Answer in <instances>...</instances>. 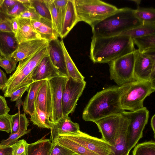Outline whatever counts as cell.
Instances as JSON below:
<instances>
[{"label": "cell", "mask_w": 155, "mask_h": 155, "mask_svg": "<svg viewBox=\"0 0 155 155\" xmlns=\"http://www.w3.org/2000/svg\"><path fill=\"white\" fill-rule=\"evenodd\" d=\"M129 83L113 86L98 92L90 100L83 111L82 118L86 121H96L111 115L122 113L121 97Z\"/></svg>", "instance_id": "1"}, {"label": "cell", "mask_w": 155, "mask_h": 155, "mask_svg": "<svg viewBox=\"0 0 155 155\" xmlns=\"http://www.w3.org/2000/svg\"><path fill=\"white\" fill-rule=\"evenodd\" d=\"M132 38L125 35L99 37L92 36L90 58L94 63H109L125 55L134 51Z\"/></svg>", "instance_id": "2"}, {"label": "cell", "mask_w": 155, "mask_h": 155, "mask_svg": "<svg viewBox=\"0 0 155 155\" xmlns=\"http://www.w3.org/2000/svg\"><path fill=\"white\" fill-rule=\"evenodd\" d=\"M141 24L134 15V9L124 8L91 27L93 36L104 37L119 35Z\"/></svg>", "instance_id": "3"}, {"label": "cell", "mask_w": 155, "mask_h": 155, "mask_svg": "<svg viewBox=\"0 0 155 155\" xmlns=\"http://www.w3.org/2000/svg\"><path fill=\"white\" fill-rule=\"evenodd\" d=\"M48 54L47 45L33 55L19 61L14 73L8 79L3 91L5 97L21 87L30 84L33 82L31 74L38 64Z\"/></svg>", "instance_id": "4"}, {"label": "cell", "mask_w": 155, "mask_h": 155, "mask_svg": "<svg viewBox=\"0 0 155 155\" xmlns=\"http://www.w3.org/2000/svg\"><path fill=\"white\" fill-rule=\"evenodd\" d=\"M77 22L83 21L91 27L115 12L116 6L99 0H74Z\"/></svg>", "instance_id": "5"}, {"label": "cell", "mask_w": 155, "mask_h": 155, "mask_svg": "<svg viewBox=\"0 0 155 155\" xmlns=\"http://www.w3.org/2000/svg\"><path fill=\"white\" fill-rule=\"evenodd\" d=\"M155 91V81H135L129 83L121 97L123 109L130 111L142 108L145 99Z\"/></svg>", "instance_id": "6"}, {"label": "cell", "mask_w": 155, "mask_h": 155, "mask_svg": "<svg viewBox=\"0 0 155 155\" xmlns=\"http://www.w3.org/2000/svg\"><path fill=\"white\" fill-rule=\"evenodd\" d=\"M134 51L109 62L110 78L121 86L135 81L134 77Z\"/></svg>", "instance_id": "7"}, {"label": "cell", "mask_w": 155, "mask_h": 155, "mask_svg": "<svg viewBox=\"0 0 155 155\" xmlns=\"http://www.w3.org/2000/svg\"><path fill=\"white\" fill-rule=\"evenodd\" d=\"M123 113L130 120L127 136V147L130 152L143 137V131L148 122L149 112L144 107L136 111H124Z\"/></svg>", "instance_id": "8"}, {"label": "cell", "mask_w": 155, "mask_h": 155, "mask_svg": "<svg viewBox=\"0 0 155 155\" xmlns=\"http://www.w3.org/2000/svg\"><path fill=\"white\" fill-rule=\"evenodd\" d=\"M135 81H155V49L142 52L134 51Z\"/></svg>", "instance_id": "9"}, {"label": "cell", "mask_w": 155, "mask_h": 155, "mask_svg": "<svg viewBox=\"0 0 155 155\" xmlns=\"http://www.w3.org/2000/svg\"><path fill=\"white\" fill-rule=\"evenodd\" d=\"M84 80L78 81L68 78L63 92L62 109L63 117L68 116L75 110L77 102L85 87Z\"/></svg>", "instance_id": "10"}, {"label": "cell", "mask_w": 155, "mask_h": 155, "mask_svg": "<svg viewBox=\"0 0 155 155\" xmlns=\"http://www.w3.org/2000/svg\"><path fill=\"white\" fill-rule=\"evenodd\" d=\"M127 119L122 113L106 117L94 123L102 135V139L113 146L120 130Z\"/></svg>", "instance_id": "11"}, {"label": "cell", "mask_w": 155, "mask_h": 155, "mask_svg": "<svg viewBox=\"0 0 155 155\" xmlns=\"http://www.w3.org/2000/svg\"><path fill=\"white\" fill-rule=\"evenodd\" d=\"M68 80L67 77L59 76L48 80L51 98V120L54 124L63 117L62 109V95Z\"/></svg>", "instance_id": "12"}, {"label": "cell", "mask_w": 155, "mask_h": 155, "mask_svg": "<svg viewBox=\"0 0 155 155\" xmlns=\"http://www.w3.org/2000/svg\"><path fill=\"white\" fill-rule=\"evenodd\" d=\"M64 136L81 145L99 155H112V146L102 138L91 136L81 131L77 134H67Z\"/></svg>", "instance_id": "13"}, {"label": "cell", "mask_w": 155, "mask_h": 155, "mask_svg": "<svg viewBox=\"0 0 155 155\" xmlns=\"http://www.w3.org/2000/svg\"><path fill=\"white\" fill-rule=\"evenodd\" d=\"M47 49L48 55L60 75L68 77L64 57L59 40L57 39L49 41Z\"/></svg>", "instance_id": "14"}, {"label": "cell", "mask_w": 155, "mask_h": 155, "mask_svg": "<svg viewBox=\"0 0 155 155\" xmlns=\"http://www.w3.org/2000/svg\"><path fill=\"white\" fill-rule=\"evenodd\" d=\"M48 41L44 39H36L19 44L12 57L17 62L29 57L47 45Z\"/></svg>", "instance_id": "15"}, {"label": "cell", "mask_w": 155, "mask_h": 155, "mask_svg": "<svg viewBox=\"0 0 155 155\" xmlns=\"http://www.w3.org/2000/svg\"><path fill=\"white\" fill-rule=\"evenodd\" d=\"M50 139L52 142H57L60 136L67 134H77L81 131L78 124L73 122L68 116L63 117L54 124L51 129Z\"/></svg>", "instance_id": "16"}, {"label": "cell", "mask_w": 155, "mask_h": 155, "mask_svg": "<svg viewBox=\"0 0 155 155\" xmlns=\"http://www.w3.org/2000/svg\"><path fill=\"white\" fill-rule=\"evenodd\" d=\"M60 76L51 63L48 54L40 61L33 71L31 78L33 82L48 80Z\"/></svg>", "instance_id": "17"}, {"label": "cell", "mask_w": 155, "mask_h": 155, "mask_svg": "<svg viewBox=\"0 0 155 155\" xmlns=\"http://www.w3.org/2000/svg\"><path fill=\"white\" fill-rule=\"evenodd\" d=\"M35 106L45 112L50 118L51 116V102L48 80H45L37 92Z\"/></svg>", "instance_id": "18"}, {"label": "cell", "mask_w": 155, "mask_h": 155, "mask_svg": "<svg viewBox=\"0 0 155 155\" xmlns=\"http://www.w3.org/2000/svg\"><path fill=\"white\" fill-rule=\"evenodd\" d=\"M17 18L18 23V28L15 35L19 44L28 40L42 39L40 35L33 28L30 19Z\"/></svg>", "instance_id": "19"}, {"label": "cell", "mask_w": 155, "mask_h": 155, "mask_svg": "<svg viewBox=\"0 0 155 155\" xmlns=\"http://www.w3.org/2000/svg\"><path fill=\"white\" fill-rule=\"evenodd\" d=\"M18 44L14 33L0 31V55L2 57L11 58Z\"/></svg>", "instance_id": "20"}, {"label": "cell", "mask_w": 155, "mask_h": 155, "mask_svg": "<svg viewBox=\"0 0 155 155\" xmlns=\"http://www.w3.org/2000/svg\"><path fill=\"white\" fill-rule=\"evenodd\" d=\"M78 23L77 15L74 0H68L66 11L61 28L59 37H65Z\"/></svg>", "instance_id": "21"}, {"label": "cell", "mask_w": 155, "mask_h": 155, "mask_svg": "<svg viewBox=\"0 0 155 155\" xmlns=\"http://www.w3.org/2000/svg\"><path fill=\"white\" fill-rule=\"evenodd\" d=\"M127 117V119L121 127L115 144L112 146L113 152L112 155H129L130 151L127 147V136L130 120Z\"/></svg>", "instance_id": "22"}, {"label": "cell", "mask_w": 155, "mask_h": 155, "mask_svg": "<svg viewBox=\"0 0 155 155\" xmlns=\"http://www.w3.org/2000/svg\"><path fill=\"white\" fill-rule=\"evenodd\" d=\"M45 80L35 81L30 85L27 96L22 104L25 113L31 116L34 111L35 103L39 88Z\"/></svg>", "instance_id": "23"}, {"label": "cell", "mask_w": 155, "mask_h": 155, "mask_svg": "<svg viewBox=\"0 0 155 155\" xmlns=\"http://www.w3.org/2000/svg\"><path fill=\"white\" fill-rule=\"evenodd\" d=\"M53 145L51 139H40L28 144L26 155H50Z\"/></svg>", "instance_id": "24"}, {"label": "cell", "mask_w": 155, "mask_h": 155, "mask_svg": "<svg viewBox=\"0 0 155 155\" xmlns=\"http://www.w3.org/2000/svg\"><path fill=\"white\" fill-rule=\"evenodd\" d=\"M40 20V24L35 31L41 38L48 41L58 39L59 36L54 28L51 21L41 17Z\"/></svg>", "instance_id": "25"}, {"label": "cell", "mask_w": 155, "mask_h": 155, "mask_svg": "<svg viewBox=\"0 0 155 155\" xmlns=\"http://www.w3.org/2000/svg\"><path fill=\"white\" fill-rule=\"evenodd\" d=\"M59 42L64 57L68 78H71L78 81L84 80V77L79 72L72 59L65 47L63 40H59Z\"/></svg>", "instance_id": "26"}, {"label": "cell", "mask_w": 155, "mask_h": 155, "mask_svg": "<svg viewBox=\"0 0 155 155\" xmlns=\"http://www.w3.org/2000/svg\"><path fill=\"white\" fill-rule=\"evenodd\" d=\"M57 142L78 155H99L64 136H59Z\"/></svg>", "instance_id": "27"}, {"label": "cell", "mask_w": 155, "mask_h": 155, "mask_svg": "<svg viewBox=\"0 0 155 155\" xmlns=\"http://www.w3.org/2000/svg\"><path fill=\"white\" fill-rule=\"evenodd\" d=\"M155 34V23H142L140 25L121 33L132 38Z\"/></svg>", "instance_id": "28"}, {"label": "cell", "mask_w": 155, "mask_h": 155, "mask_svg": "<svg viewBox=\"0 0 155 155\" xmlns=\"http://www.w3.org/2000/svg\"><path fill=\"white\" fill-rule=\"evenodd\" d=\"M30 116L31 121L39 127L51 129L54 125L50 117L37 107H35L33 114Z\"/></svg>", "instance_id": "29"}, {"label": "cell", "mask_w": 155, "mask_h": 155, "mask_svg": "<svg viewBox=\"0 0 155 155\" xmlns=\"http://www.w3.org/2000/svg\"><path fill=\"white\" fill-rule=\"evenodd\" d=\"M11 134H13L21 130L25 131L27 128L29 121L25 113L21 114L20 110L17 113L11 115Z\"/></svg>", "instance_id": "30"}, {"label": "cell", "mask_w": 155, "mask_h": 155, "mask_svg": "<svg viewBox=\"0 0 155 155\" xmlns=\"http://www.w3.org/2000/svg\"><path fill=\"white\" fill-rule=\"evenodd\" d=\"M134 44L140 52H143L155 49V34L132 38Z\"/></svg>", "instance_id": "31"}, {"label": "cell", "mask_w": 155, "mask_h": 155, "mask_svg": "<svg viewBox=\"0 0 155 155\" xmlns=\"http://www.w3.org/2000/svg\"><path fill=\"white\" fill-rule=\"evenodd\" d=\"M134 14L141 23H155V9L153 8L138 6L137 9H134Z\"/></svg>", "instance_id": "32"}, {"label": "cell", "mask_w": 155, "mask_h": 155, "mask_svg": "<svg viewBox=\"0 0 155 155\" xmlns=\"http://www.w3.org/2000/svg\"><path fill=\"white\" fill-rule=\"evenodd\" d=\"M132 155H155V143L153 141L145 142L135 146Z\"/></svg>", "instance_id": "33"}, {"label": "cell", "mask_w": 155, "mask_h": 155, "mask_svg": "<svg viewBox=\"0 0 155 155\" xmlns=\"http://www.w3.org/2000/svg\"><path fill=\"white\" fill-rule=\"evenodd\" d=\"M30 3L41 18L51 21L50 13L45 0H30Z\"/></svg>", "instance_id": "34"}, {"label": "cell", "mask_w": 155, "mask_h": 155, "mask_svg": "<svg viewBox=\"0 0 155 155\" xmlns=\"http://www.w3.org/2000/svg\"><path fill=\"white\" fill-rule=\"evenodd\" d=\"M45 1L50 13L53 27L59 36L61 28L58 13L53 0Z\"/></svg>", "instance_id": "35"}, {"label": "cell", "mask_w": 155, "mask_h": 155, "mask_svg": "<svg viewBox=\"0 0 155 155\" xmlns=\"http://www.w3.org/2000/svg\"><path fill=\"white\" fill-rule=\"evenodd\" d=\"M30 130V129H29L26 131H24L19 130L16 133L10 134L8 138L1 141L0 147L11 146L18 141L19 138L24 135L29 133Z\"/></svg>", "instance_id": "36"}, {"label": "cell", "mask_w": 155, "mask_h": 155, "mask_svg": "<svg viewBox=\"0 0 155 155\" xmlns=\"http://www.w3.org/2000/svg\"><path fill=\"white\" fill-rule=\"evenodd\" d=\"M68 1V0H53L58 13L61 29L65 14Z\"/></svg>", "instance_id": "37"}, {"label": "cell", "mask_w": 155, "mask_h": 155, "mask_svg": "<svg viewBox=\"0 0 155 155\" xmlns=\"http://www.w3.org/2000/svg\"><path fill=\"white\" fill-rule=\"evenodd\" d=\"M31 5L30 0L29 2L25 3L18 2L7 13V14L12 18H18Z\"/></svg>", "instance_id": "38"}, {"label": "cell", "mask_w": 155, "mask_h": 155, "mask_svg": "<svg viewBox=\"0 0 155 155\" xmlns=\"http://www.w3.org/2000/svg\"><path fill=\"white\" fill-rule=\"evenodd\" d=\"M17 62L12 58H2L0 60V66L7 73L9 74L15 70Z\"/></svg>", "instance_id": "39"}, {"label": "cell", "mask_w": 155, "mask_h": 155, "mask_svg": "<svg viewBox=\"0 0 155 155\" xmlns=\"http://www.w3.org/2000/svg\"><path fill=\"white\" fill-rule=\"evenodd\" d=\"M28 144L24 139L18 141L11 146L13 149V155H26Z\"/></svg>", "instance_id": "40"}, {"label": "cell", "mask_w": 155, "mask_h": 155, "mask_svg": "<svg viewBox=\"0 0 155 155\" xmlns=\"http://www.w3.org/2000/svg\"><path fill=\"white\" fill-rule=\"evenodd\" d=\"M53 145L50 155H74L75 153L57 142H52Z\"/></svg>", "instance_id": "41"}, {"label": "cell", "mask_w": 155, "mask_h": 155, "mask_svg": "<svg viewBox=\"0 0 155 155\" xmlns=\"http://www.w3.org/2000/svg\"><path fill=\"white\" fill-rule=\"evenodd\" d=\"M18 18L28 19L30 20H37L39 19L41 17L31 5Z\"/></svg>", "instance_id": "42"}, {"label": "cell", "mask_w": 155, "mask_h": 155, "mask_svg": "<svg viewBox=\"0 0 155 155\" xmlns=\"http://www.w3.org/2000/svg\"><path fill=\"white\" fill-rule=\"evenodd\" d=\"M11 115L8 114L0 117V130L5 131L8 133H11Z\"/></svg>", "instance_id": "43"}, {"label": "cell", "mask_w": 155, "mask_h": 155, "mask_svg": "<svg viewBox=\"0 0 155 155\" xmlns=\"http://www.w3.org/2000/svg\"><path fill=\"white\" fill-rule=\"evenodd\" d=\"M18 2V0H2L0 2V11L7 14Z\"/></svg>", "instance_id": "44"}, {"label": "cell", "mask_w": 155, "mask_h": 155, "mask_svg": "<svg viewBox=\"0 0 155 155\" xmlns=\"http://www.w3.org/2000/svg\"><path fill=\"white\" fill-rule=\"evenodd\" d=\"M30 85L29 84L21 87L12 93L9 97L10 98V101H15L21 99L23 94L28 90Z\"/></svg>", "instance_id": "45"}, {"label": "cell", "mask_w": 155, "mask_h": 155, "mask_svg": "<svg viewBox=\"0 0 155 155\" xmlns=\"http://www.w3.org/2000/svg\"><path fill=\"white\" fill-rule=\"evenodd\" d=\"M10 110L5 97L0 95V117L8 114Z\"/></svg>", "instance_id": "46"}, {"label": "cell", "mask_w": 155, "mask_h": 155, "mask_svg": "<svg viewBox=\"0 0 155 155\" xmlns=\"http://www.w3.org/2000/svg\"><path fill=\"white\" fill-rule=\"evenodd\" d=\"M11 19L0 23V31L4 32H13L10 21Z\"/></svg>", "instance_id": "47"}, {"label": "cell", "mask_w": 155, "mask_h": 155, "mask_svg": "<svg viewBox=\"0 0 155 155\" xmlns=\"http://www.w3.org/2000/svg\"><path fill=\"white\" fill-rule=\"evenodd\" d=\"M8 79L5 73L0 68V90H4L7 84Z\"/></svg>", "instance_id": "48"}, {"label": "cell", "mask_w": 155, "mask_h": 155, "mask_svg": "<svg viewBox=\"0 0 155 155\" xmlns=\"http://www.w3.org/2000/svg\"><path fill=\"white\" fill-rule=\"evenodd\" d=\"M0 155H13V149L11 146L0 147Z\"/></svg>", "instance_id": "49"}, {"label": "cell", "mask_w": 155, "mask_h": 155, "mask_svg": "<svg viewBox=\"0 0 155 155\" xmlns=\"http://www.w3.org/2000/svg\"><path fill=\"white\" fill-rule=\"evenodd\" d=\"M12 30L13 32L15 34L18 28V23L17 18H12L10 19Z\"/></svg>", "instance_id": "50"}, {"label": "cell", "mask_w": 155, "mask_h": 155, "mask_svg": "<svg viewBox=\"0 0 155 155\" xmlns=\"http://www.w3.org/2000/svg\"><path fill=\"white\" fill-rule=\"evenodd\" d=\"M12 18L7 14L0 11V23L6 20L10 19Z\"/></svg>", "instance_id": "51"}, {"label": "cell", "mask_w": 155, "mask_h": 155, "mask_svg": "<svg viewBox=\"0 0 155 155\" xmlns=\"http://www.w3.org/2000/svg\"><path fill=\"white\" fill-rule=\"evenodd\" d=\"M151 127L152 128L153 131V134H154V137L155 136V115L154 114L152 117L151 120V123H150Z\"/></svg>", "instance_id": "52"}, {"label": "cell", "mask_w": 155, "mask_h": 155, "mask_svg": "<svg viewBox=\"0 0 155 155\" xmlns=\"http://www.w3.org/2000/svg\"><path fill=\"white\" fill-rule=\"evenodd\" d=\"M30 0H18V1L21 3H25L29 2Z\"/></svg>", "instance_id": "53"}, {"label": "cell", "mask_w": 155, "mask_h": 155, "mask_svg": "<svg viewBox=\"0 0 155 155\" xmlns=\"http://www.w3.org/2000/svg\"><path fill=\"white\" fill-rule=\"evenodd\" d=\"M2 57H1V55H0V60H1L2 58Z\"/></svg>", "instance_id": "54"}, {"label": "cell", "mask_w": 155, "mask_h": 155, "mask_svg": "<svg viewBox=\"0 0 155 155\" xmlns=\"http://www.w3.org/2000/svg\"><path fill=\"white\" fill-rule=\"evenodd\" d=\"M74 155H77V154H74Z\"/></svg>", "instance_id": "55"}, {"label": "cell", "mask_w": 155, "mask_h": 155, "mask_svg": "<svg viewBox=\"0 0 155 155\" xmlns=\"http://www.w3.org/2000/svg\"><path fill=\"white\" fill-rule=\"evenodd\" d=\"M2 0H0V2H1V1Z\"/></svg>", "instance_id": "56"}]
</instances>
